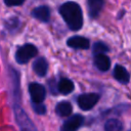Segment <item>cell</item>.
<instances>
[{"label":"cell","instance_id":"obj_1","mask_svg":"<svg viewBox=\"0 0 131 131\" xmlns=\"http://www.w3.org/2000/svg\"><path fill=\"white\" fill-rule=\"evenodd\" d=\"M59 13L71 30L78 31L82 28L83 14L79 4L75 2H67L60 6Z\"/></svg>","mask_w":131,"mask_h":131},{"label":"cell","instance_id":"obj_2","mask_svg":"<svg viewBox=\"0 0 131 131\" xmlns=\"http://www.w3.org/2000/svg\"><path fill=\"white\" fill-rule=\"evenodd\" d=\"M36 54H37V48L33 44H25L17 49L15 53V59L18 63L21 64L28 62Z\"/></svg>","mask_w":131,"mask_h":131},{"label":"cell","instance_id":"obj_3","mask_svg":"<svg viewBox=\"0 0 131 131\" xmlns=\"http://www.w3.org/2000/svg\"><path fill=\"white\" fill-rule=\"evenodd\" d=\"M98 99H99V95L96 93H85L80 95L77 101L79 106L82 110L88 111V110H91L97 103Z\"/></svg>","mask_w":131,"mask_h":131},{"label":"cell","instance_id":"obj_4","mask_svg":"<svg viewBox=\"0 0 131 131\" xmlns=\"http://www.w3.org/2000/svg\"><path fill=\"white\" fill-rule=\"evenodd\" d=\"M29 93L31 96V99L35 103H41L46 95L45 88L38 83H32L29 86Z\"/></svg>","mask_w":131,"mask_h":131},{"label":"cell","instance_id":"obj_5","mask_svg":"<svg viewBox=\"0 0 131 131\" xmlns=\"http://www.w3.org/2000/svg\"><path fill=\"white\" fill-rule=\"evenodd\" d=\"M84 118L81 115H73L62 124L60 131H77L83 124Z\"/></svg>","mask_w":131,"mask_h":131},{"label":"cell","instance_id":"obj_6","mask_svg":"<svg viewBox=\"0 0 131 131\" xmlns=\"http://www.w3.org/2000/svg\"><path fill=\"white\" fill-rule=\"evenodd\" d=\"M68 45L75 49H87L89 47V40L81 36H74L68 40Z\"/></svg>","mask_w":131,"mask_h":131},{"label":"cell","instance_id":"obj_7","mask_svg":"<svg viewBox=\"0 0 131 131\" xmlns=\"http://www.w3.org/2000/svg\"><path fill=\"white\" fill-rule=\"evenodd\" d=\"M94 64H95V67H96L99 71L105 72V71H107V70L110 69V67H111V60H110V58H108L105 54H103V53H101V54H95V57H94Z\"/></svg>","mask_w":131,"mask_h":131},{"label":"cell","instance_id":"obj_8","mask_svg":"<svg viewBox=\"0 0 131 131\" xmlns=\"http://www.w3.org/2000/svg\"><path fill=\"white\" fill-rule=\"evenodd\" d=\"M32 15L41 20V21H48L49 20V17H50V10L47 6H39L37 8H35L33 11H32Z\"/></svg>","mask_w":131,"mask_h":131},{"label":"cell","instance_id":"obj_9","mask_svg":"<svg viewBox=\"0 0 131 131\" xmlns=\"http://www.w3.org/2000/svg\"><path fill=\"white\" fill-rule=\"evenodd\" d=\"M47 69H48V63L46 59L43 57L37 58L33 63V70L38 76H41V77L45 76L47 73Z\"/></svg>","mask_w":131,"mask_h":131},{"label":"cell","instance_id":"obj_10","mask_svg":"<svg viewBox=\"0 0 131 131\" xmlns=\"http://www.w3.org/2000/svg\"><path fill=\"white\" fill-rule=\"evenodd\" d=\"M114 77L116 78V80H118L119 82L123 83V84H126L129 82V79H130V76H129V73L127 72V70L120 66V64H117L114 69Z\"/></svg>","mask_w":131,"mask_h":131},{"label":"cell","instance_id":"obj_11","mask_svg":"<svg viewBox=\"0 0 131 131\" xmlns=\"http://www.w3.org/2000/svg\"><path fill=\"white\" fill-rule=\"evenodd\" d=\"M88 10L91 17H96L103 6V0H87Z\"/></svg>","mask_w":131,"mask_h":131},{"label":"cell","instance_id":"obj_12","mask_svg":"<svg viewBox=\"0 0 131 131\" xmlns=\"http://www.w3.org/2000/svg\"><path fill=\"white\" fill-rule=\"evenodd\" d=\"M72 104L68 101H60L56 104V107H55V112L58 116L60 117H68L72 114Z\"/></svg>","mask_w":131,"mask_h":131},{"label":"cell","instance_id":"obj_13","mask_svg":"<svg viewBox=\"0 0 131 131\" xmlns=\"http://www.w3.org/2000/svg\"><path fill=\"white\" fill-rule=\"evenodd\" d=\"M58 91L62 94H69L74 90V84L70 79H61L58 82Z\"/></svg>","mask_w":131,"mask_h":131},{"label":"cell","instance_id":"obj_14","mask_svg":"<svg viewBox=\"0 0 131 131\" xmlns=\"http://www.w3.org/2000/svg\"><path fill=\"white\" fill-rule=\"evenodd\" d=\"M123 125L117 119H110L104 124V131H122Z\"/></svg>","mask_w":131,"mask_h":131},{"label":"cell","instance_id":"obj_15","mask_svg":"<svg viewBox=\"0 0 131 131\" xmlns=\"http://www.w3.org/2000/svg\"><path fill=\"white\" fill-rule=\"evenodd\" d=\"M107 50H108L107 46L102 42H96L93 45V52L95 54H101V53L104 54V52H106Z\"/></svg>","mask_w":131,"mask_h":131},{"label":"cell","instance_id":"obj_16","mask_svg":"<svg viewBox=\"0 0 131 131\" xmlns=\"http://www.w3.org/2000/svg\"><path fill=\"white\" fill-rule=\"evenodd\" d=\"M33 108H34V111H35L37 114H39V115H43V114H45V112H46V107H45V105H44L42 102H41V103H35V102H34Z\"/></svg>","mask_w":131,"mask_h":131},{"label":"cell","instance_id":"obj_17","mask_svg":"<svg viewBox=\"0 0 131 131\" xmlns=\"http://www.w3.org/2000/svg\"><path fill=\"white\" fill-rule=\"evenodd\" d=\"M25 0H4V3L7 6H18L24 3Z\"/></svg>","mask_w":131,"mask_h":131},{"label":"cell","instance_id":"obj_18","mask_svg":"<svg viewBox=\"0 0 131 131\" xmlns=\"http://www.w3.org/2000/svg\"><path fill=\"white\" fill-rule=\"evenodd\" d=\"M23 131H29V130H28V129H24Z\"/></svg>","mask_w":131,"mask_h":131}]
</instances>
